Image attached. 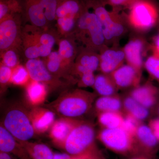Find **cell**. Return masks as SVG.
<instances>
[{
    "label": "cell",
    "mask_w": 159,
    "mask_h": 159,
    "mask_svg": "<svg viewBox=\"0 0 159 159\" xmlns=\"http://www.w3.org/2000/svg\"><path fill=\"white\" fill-rule=\"evenodd\" d=\"M93 127L79 121L69 135L62 149L72 155L86 159H106L95 141Z\"/></svg>",
    "instance_id": "6da1fadb"
},
{
    "label": "cell",
    "mask_w": 159,
    "mask_h": 159,
    "mask_svg": "<svg viewBox=\"0 0 159 159\" xmlns=\"http://www.w3.org/2000/svg\"><path fill=\"white\" fill-rule=\"evenodd\" d=\"M94 98L93 94L86 91L66 89L57 99L45 107L61 118L74 119L88 111Z\"/></svg>",
    "instance_id": "7a4b0ae2"
},
{
    "label": "cell",
    "mask_w": 159,
    "mask_h": 159,
    "mask_svg": "<svg viewBox=\"0 0 159 159\" xmlns=\"http://www.w3.org/2000/svg\"><path fill=\"white\" fill-rule=\"evenodd\" d=\"M3 126L18 141H29L36 133L30 112L22 107L14 106L6 113Z\"/></svg>",
    "instance_id": "3957f363"
},
{
    "label": "cell",
    "mask_w": 159,
    "mask_h": 159,
    "mask_svg": "<svg viewBox=\"0 0 159 159\" xmlns=\"http://www.w3.org/2000/svg\"><path fill=\"white\" fill-rule=\"evenodd\" d=\"M99 139L107 148L116 153L129 156L140 154L133 136L122 127L105 128L100 133Z\"/></svg>",
    "instance_id": "277c9868"
},
{
    "label": "cell",
    "mask_w": 159,
    "mask_h": 159,
    "mask_svg": "<svg viewBox=\"0 0 159 159\" xmlns=\"http://www.w3.org/2000/svg\"><path fill=\"white\" fill-rule=\"evenodd\" d=\"M23 24L20 13L0 20V54L11 49H17L21 53Z\"/></svg>",
    "instance_id": "5b68a950"
},
{
    "label": "cell",
    "mask_w": 159,
    "mask_h": 159,
    "mask_svg": "<svg viewBox=\"0 0 159 159\" xmlns=\"http://www.w3.org/2000/svg\"><path fill=\"white\" fill-rule=\"evenodd\" d=\"M89 9L86 4L77 20L74 37L75 39L82 40L85 35H87L88 44L90 47H99L103 44L105 40L102 25L97 15L93 12H90Z\"/></svg>",
    "instance_id": "8992f818"
},
{
    "label": "cell",
    "mask_w": 159,
    "mask_h": 159,
    "mask_svg": "<svg viewBox=\"0 0 159 159\" xmlns=\"http://www.w3.org/2000/svg\"><path fill=\"white\" fill-rule=\"evenodd\" d=\"M25 66L31 80L44 84L49 90H66L70 84L51 74L47 69L43 61L40 58L28 60Z\"/></svg>",
    "instance_id": "52a82bcc"
},
{
    "label": "cell",
    "mask_w": 159,
    "mask_h": 159,
    "mask_svg": "<svg viewBox=\"0 0 159 159\" xmlns=\"http://www.w3.org/2000/svg\"><path fill=\"white\" fill-rule=\"evenodd\" d=\"M85 2L89 9L93 8L94 13L100 21L105 39L118 37L123 33V26L114 20L111 14L105 8L101 0H85Z\"/></svg>",
    "instance_id": "ba28073f"
},
{
    "label": "cell",
    "mask_w": 159,
    "mask_h": 159,
    "mask_svg": "<svg viewBox=\"0 0 159 159\" xmlns=\"http://www.w3.org/2000/svg\"><path fill=\"white\" fill-rule=\"evenodd\" d=\"M132 21L137 28L150 29L155 24L158 15L154 6L147 0H139L130 7Z\"/></svg>",
    "instance_id": "9c48e42d"
},
{
    "label": "cell",
    "mask_w": 159,
    "mask_h": 159,
    "mask_svg": "<svg viewBox=\"0 0 159 159\" xmlns=\"http://www.w3.org/2000/svg\"><path fill=\"white\" fill-rule=\"evenodd\" d=\"M24 24L44 29L51 28L48 22L40 0H20Z\"/></svg>",
    "instance_id": "30bf717a"
},
{
    "label": "cell",
    "mask_w": 159,
    "mask_h": 159,
    "mask_svg": "<svg viewBox=\"0 0 159 159\" xmlns=\"http://www.w3.org/2000/svg\"><path fill=\"white\" fill-rule=\"evenodd\" d=\"M137 143L140 154L152 159L156 151L159 141L150 126L142 125L136 132Z\"/></svg>",
    "instance_id": "8fae6325"
},
{
    "label": "cell",
    "mask_w": 159,
    "mask_h": 159,
    "mask_svg": "<svg viewBox=\"0 0 159 159\" xmlns=\"http://www.w3.org/2000/svg\"><path fill=\"white\" fill-rule=\"evenodd\" d=\"M52 49L42 45L23 28L21 53L27 60L48 57L52 52Z\"/></svg>",
    "instance_id": "7c38bea8"
},
{
    "label": "cell",
    "mask_w": 159,
    "mask_h": 159,
    "mask_svg": "<svg viewBox=\"0 0 159 159\" xmlns=\"http://www.w3.org/2000/svg\"><path fill=\"white\" fill-rule=\"evenodd\" d=\"M79 121L70 118H61L51 127L50 137L53 143L62 149L66 140Z\"/></svg>",
    "instance_id": "4fadbf2b"
},
{
    "label": "cell",
    "mask_w": 159,
    "mask_h": 159,
    "mask_svg": "<svg viewBox=\"0 0 159 159\" xmlns=\"http://www.w3.org/2000/svg\"><path fill=\"white\" fill-rule=\"evenodd\" d=\"M0 151L11 154L17 159H31L25 149L3 125L0 126Z\"/></svg>",
    "instance_id": "5bb4252c"
},
{
    "label": "cell",
    "mask_w": 159,
    "mask_h": 159,
    "mask_svg": "<svg viewBox=\"0 0 159 159\" xmlns=\"http://www.w3.org/2000/svg\"><path fill=\"white\" fill-rule=\"evenodd\" d=\"M100 64V58L97 54L90 51L77 52V57L72 70L71 74L79 75L87 72H94L97 70Z\"/></svg>",
    "instance_id": "9a60e30c"
},
{
    "label": "cell",
    "mask_w": 159,
    "mask_h": 159,
    "mask_svg": "<svg viewBox=\"0 0 159 159\" xmlns=\"http://www.w3.org/2000/svg\"><path fill=\"white\" fill-rule=\"evenodd\" d=\"M30 116L36 133L45 132L55 121V113L47 108L34 107L30 111Z\"/></svg>",
    "instance_id": "2e32d148"
},
{
    "label": "cell",
    "mask_w": 159,
    "mask_h": 159,
    "mask_svg": "<svg viewBox=\"0 0 159 159\" xmlns=\"http://www.w3.org/2000/svg\"><path fill=\"white\" fill-rule=\"evenodd\" d=\"M75 41L74 37H60L57 43L58 45L57 51L62 63L68 70L70 75L71 70L75 63L78 52Z\"/></svg>",
    "instance_id": "e0dca14e"
},
{
    "label": "cell",
    "mask_w": 159,
    "mask_h": 159,
    "mask_svg": "<svg viewBox=\"0 0 159 159\" xmlns=\"http://www.w3.org/2000/svg\"><path fill=\"white\" fill-rule=\"evenodd\" d=\"M23 28L42 45L51 49L57 43L60 38L57 30L52 28L44 29L30 24H25Z\"/></svg>",
    "instance_id": "ac0fdd59"
},
{
    "label": "cell",
    "mask_w": 159,
    "mask_h": 159,
    "mask_svg": "<svg viewBox=\"0 0 159 159\" xmlns=\"http://www.w3.org/2000/svg\"><path fill=\"white\" fill-rule=\"evenodd\" d=\"M43 59L47 69L53 75L60 79H64L69 83L74 82L70 72L62 63L58 51H52Z\"/></svg>",
    "instance_id": "d6986e66"
},
{
    "label": "cell",
    "mask_w": 159,
    "mask_h": 159,
    "mask_svg": "<svg viewBox=\"0 0 159 159\" xmlns=\"http://www.w3.org/2000/svg\"><path fill=\"white\" fill-rule=\"evenodd\" d=\"M85 5V0H58L56 19L65 16L79 18Z\"/></svg>",
    "instance_id": "ffe728a7"
},
{
    "label": "cell",
    "mask_w": 159,
    "mask_h": 159,
    "mask_svg": "<svg viewBox=\"0 0 159 159\" xmlns=\"http://www.w3.org/2000/svg\"><path fill=\"white\" fill-rule=\"evenodd\" d=\"M125 57L124 51L106 50L99 57V67L102 72L105 74L114 72L118 68Z\"/></svg>",
    "instance_id": "44dd1931"
},
{
    "label": "cell",
    "mask_w": 159,
    "mask_h": 159,
    "mask_svg": "<svg viewBox=\"0 0 159 159\" xmlns=\"http://www.w3.org/2000/svg\"><path fill=\"white\" fill-rule=\"evenodd\" d=\"M25 87L27 98L31 105L38 106L44 102L48 92L45 85L31 79Z\"/></svg>",
    "instance_id": "7402d4cb"
},
{
    "label": "cell",
    "mask_w": 159,
    "mask_h": 159,
    "mask_svg": "<svg viewBox=\"0 0 159 159\" xmlns=\"http://www.w3.org/2000/svg\"><path fill=\"white\" fill-rule=\"evenodd\" d=\"M17 141L25 149L31 159L54 158V153L51 148L45 144L30 141Z\"/></svg>",
    "instance_id": "603a6c76"
},
{
    "label": "cell",
    "mask_w": 159,
    "mask_h": 159,
    "mask_svg": "<svg viewBox=\"0 0 159 159\" xmlns=\"http://www.w3.org/2000/svg\"><path fill=\"white\" fill-rule=\"evenodd\" d=\"M142 48L143 44L139 39L130 41L126 44L124 48L125 58L130 65L135 68L141 67L142 65Z\"/></svg>",
    "instance_id": "cb8c5ba5"
},
{
    "label": "cell",
    "mask_w": 159,
    "mask_h": 159,
    "mask_svg": "<svg viewBox=\"0 0 159 159\" xmlns=\"http://www.w3.org/2000/svg\"><path fill=\"white\" fill-rule=\"evenodd\" d=\"M135 68L130 65H126L119 67L113 72L115 82L120 87L129 86L133 83L136 77Z\"/></svg>",
    "instance_id": "d4e9b609"
},
{
    "label": "cell",
    "mask_w": 159,
    "mask_h": 159,
    "mask_svg": "<svg viewBox=\"0 0 159 159\" xmlns=\"http://www.w3.org/2000/svg\"><path fill=\"white\" fill-rule=\"evenodd\" d=\"M79 18L65 16L56 19V27L60 37H74Z\"/></svg>",
    "instance_id": "484cf974"
},
{
    "label": "cell",
    "mask_w": 159,
    "mask_h": 159,
    "mask_svg": "<svg viewBox=\"0 0 159 159\" xmlns=\"http://www.w3.org/2000/svg\"><path fill=\"white\" fill-rule=\"evenodd\" d=\"M131 97L147 108L152 106L155 102L154 92L149 87H141L135 89L132 92Z\"/></svg>",
    "instance_id": "4316f807"
},
{
    "label": "cell",
    "mask_w": 159,
    "mask_h": 159,
    "mask_svg": "<svg viewBox=\"0 0 159 159\" xmlns=\"http://www.w3.org/2000/svg\"><path fill=\"white\" fill-rule=\"evenodd\" d=\"M124 106L129 115L137 120H144L148 116V108L141 105L133 97L126 98L124 101Z\"/></svg>",
    "instance_id": "83f0119b"
},
{
    "label": "cell",
    "mask_w": 159,
    "mask_h": 159,
    "mask_svg": "<svg viewBox=\"0 0 159 159\" xmlns=\"http://www.w3.org/2000/svg\"><path fill=\"white\" fill-rule=\"evenodd\" d=\"M122 103L120 99L111 97H101L97 99L96 107L101 112H118L121 108Z\"/></svg>",
    "instance_id": "f1b7e54d"
},
{
    "label": "cell",
    "mask_w": 159,
    "mask_h": 159,
    "mask_svg": "<svg viewBox=\"0 0 159 159\" xmlns=\"http://www.w3.org/2000/svg\"><path fill=\"white\" fill-rule=\"evenodd\" d=\"M123 119L124 118L118 112H101L99 117L100 124L107 129L121 127Z\"/></svg>",
    "instance_id": "f546056e"
},
{
    "label": "cell",
    "mask_w": 159,
    "mask_h": 159,
    "mask_svg": "<svg viewBox=\"0 0 159 159\" xmlns=\"http://www.w3.org/2000/svg\"><path fill=\"white\" fill-rule=\"evenodd\" d=\"M94 88L102 97L111 96L115 92V87L108 77L105 75H99L96 77Z\"/></svg>",
    "instance_id": "4dcf8cb0"
},
{
    "label": "cell",
    "mask_w": 159,
    "mask_h": 159,
    "mask_svg": "<svg viewBox=\"0 0 159 159\" xmlns=\"http://www.w3.org/2000/svg\"><path fill=\"white\" fill-rule=\"evenodd\" d=\"M18 13H22L20 0H0V20Z\"/></svg>",
    "instance_id": "1f68e13d"
},
{
    "label": "cell",
    "mask_w": 159,
    "mask_h": 159,
    "mask_svg": "<svg viewBox=\"0 0 159 159\" xmlns=\"http://www.w3.org/2000/svg\"><path fill=\"white\" fill-rule=\"evenodd\" d=\"M31 79L29 72L25 66L20 64L12 69L10 84L26 86Z\"/></svg>",
    "instance_id": "d6a6232c"
},
{
    "label": "cell",
    "mask_w": 159,
    "mask_h": 159,
    "mask_svg": "<svg viewBox=\"0 0 159 159\" xmlns=\"http://www.w3.org/2000/svg\"><path fill=\"white\" fill-rule=\"evenodd\" d=\"M20 53L17 49H11L1 53V63L11 69L14 68L20 64Z\"/></svg>",
    "instance_id": "836d02e7"
},
{
    "label": "cell",
    "mask_w": 159,
    "mask_h": 159,
    "mask_svg": "<svg viewBox=\"0 0 159 159\" xmlns=\"http://www.w3.org/2000/svg\"><path fill=\"white\" fill-rule=\"evenodd\" d=\"M46 19L50 25L56 21V12L58 0H40Z\"/></svg>",
    "instance_id": "e575fe53"
},
{
    "label": "cell",
    "mask_w": 159,
    "mask_h": 159,
    "mask_svg": "<svg viewBox=\"0 0 159 159\" xmlns=\"http://www.w3.org/2000/svg\"><path fill=\"white\" fill-rule=\"evenodd\" d=\"M145 68L152 76L159 80V56H151L145 62Z\"/></svg>",
    "instance_id": "d590c367"
},
{
    "label": "cell",
    "mask_w": 159,
    "mask_h": 159,
    "mask_svg": "<svg viewBox=\"0 0 159 159\" xmlns=\"http://www.w3.org/2000/svg\"><path fill=\"white\" fill-rule=\"evenodd\" d=\"M12 74V69L4 65L0 64V84L1 89L6 88L10 84Z\"/></svg>",
    "instance_id": "8d00e7d4"
},
{
    "label": "cell",
    "mask_w": 159,
    "mask_h": 159,
    "mask_svg": "<svg viewBox=\"0 0 159 159\" xmlns=\"http://www.w3.org/2000/svg\"><path fill=\"white\" fill-rule=\"evenodd\" d=\"M137 121L138 120L129 115L126 118H124L121 127L131 135L135 134L137 128L139 126L137 125Z\"/></svg>",
    "instance_id": "74e56055"
},
{
    "label": "cell",
    "mask_w": 159,
    "mask_h": 159,
    "mask_svg": "<svg viewBox=\"0 0 159 159\" xmlns=\"http://www.w3.org/2000/svg\"><path fill=\"white\" fill-rule=\"evenodd\" d=\"M80 76V85L85 87H91L94 86L96 77L93 72H87L79 75Z\"/></svg>",
    "instance_id": "f35d334b"
},
{
    "label": "cell",
    "mask_w": 159,
    "mask_h": 159,
    "mask_svg": "<svg viewBox=\"0 0 159 159\" xmlns=\"http://www.w3.org/2000/svg\"><path fill=\"white\" fill-rule=\"evenodd\" d=\"M108 2L112 6H127L131 7L133 5L139 0H108Z\"/></svg>",
    "instance_id": "ab89813d"
},
{
    "label": "cell",
    "mask_w": 159,
    "mask_h": 159,
    "mask_svg": "<svg viewBox=\"0 0 159 159\" xmlns=\"http://www.w3.org/2000/svg\"><path fill=\"white\" fill-rule=\"evenodd\" d=\"M150 127L159 142V119H155L152 121Z\"/></svg>",
    "instance_id": "60d3db41"
},
{
    "label": "cell",
    "mask_w": 159,
    "mask_h": 159,
    "mask_svg": "<svg viewBox=\"0 0 159 159\" xmlns=\"http://www.w3.org/2000/svg\"><path fill=\"white\" fill-rule=\"evenodd\" d=\"M78 157H79L72 155L66 152L54 153V159H77Z\"/></svg>",
    "instance_id": "b9f144b4"
},
{
    "label": "cell",
    "mask_w": 159,
    "mask_h": 159,
    "mask_svg": "<svg viewBox=\"0 0 159 159\" xmlns=\"http://www.w3.org/2000/svg\"><path fill=\"white\" fill-rule=\"evenodd\" d=\"M129 157L127 159H151L150 158L142 154H137L129 156Z\"/></svg>",
    "instance_id": "7bdbcfd3"
},
{
    "label": "cell",
    "mask_w": 159,
    "mask_h": 159,
    "mask_svg": "<svg viewBox=\"0 0 159 159\" xmlns=\"http://www.w3.org/2000/svg\"><path fill=\"white\" fill-rule=\"evenodd\" d=\"M11 154L0 151V159H14Z\"/></svg>",
    "instance_id": "ee69618b"
},
{
    "label": "cell",
    "mask_w": 159,
    "mask_h": 159,
    "mask_svg": "<svg viewBox=\"0 0 159 159\" xmlns=\"http://www.w3.org/2000/svg\"><path fill=\"white\" fill-rule=\"evenodd\" d=\"M155 48L156 55L159 56V34L156 38L155 40Z\"/></svg>",
    "instance_id": "f6af8a7d"
},
{
    "label": "cell",
    "mask_w": 159,
    "mask_h": 159,
    "mask_svg": "<svg viewBox=\"0 0 159 159\" xmlns=\"http://www.w3.org/2000/svg\"><path fill=\"white\" fill-rule=\"evenodd\" d=\"M77 159H86L80 157H78V158Z\"/></svg>",
    "instance_id": "bcb514c9"
},
{
    "label": "cell",
    "mask_w": 159,
    "mask_h": 159,
    "mask_svg": "<svg viewBox=\"0 0 159 159\" xmlns=\"http://www.w3.org/2000/svg\"><path fill=\"white\" fill-rule=\"evenodd\" d=\"M158 20H159V14H158Z\"/></svg>",
    "instance_id": "7dc6e473"
},
{
    "label": "cell",
    "mask_w": 159,
    "mask_h": 159,
    "mask_svg": "<svg viewBox=\"0 0 159 159\" xmlns=\"http://www.w3.org/2000/svg\"><path fill=\"white\" fill-rule=\"evenodd\" d=\"M158 113H159V109H158Z\"/></svg>",
    "instance_id": "c3c4849f"
}]
</instances>
